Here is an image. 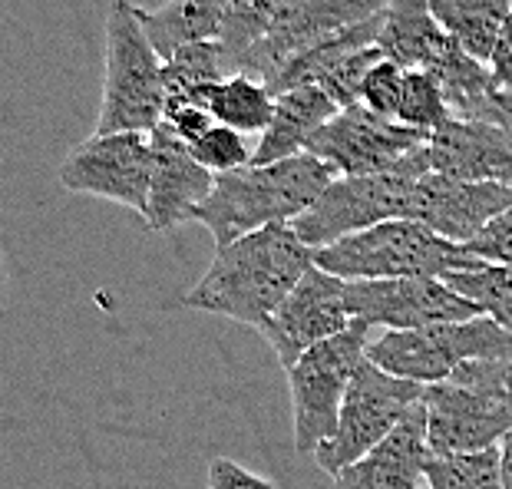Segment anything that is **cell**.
Returning <instances> with one entry per match:
<instances>
[{"instance_id": "36", "label": "cell", "mask_w": 512, "mask_h": 489, "mask_svg": "<svg viewBox=\"0 0 512 489\" xmlns=\"http://www.w3.org/2000/svg\"><path fill=\"white\" fill-rule=\"evenodd\" d=\"M486 67H489V73H493L496 86L509 90V86H512V10H509L503 30H499V40H496L493 57H489Z\"/></svg>"}, {"instance_id": "28", "label": "cell", "mask_w": 512, "mask_h": 489, "mask_svg": "<svg viewBox=\"0 0 512 489\" xmlns=\"http://www.w3.org/2000/svg\"><path fill=\"white\" fill-rule=\"evenodd\" d=\"M281 4H285V0H228V17H225L219 47L232 73H238L245 53L268 34L271 20H275Z\"/></svg>"}, {"instance_id": "22", "label": "cell", "mask_w": 512, "mask_h": 489, "mask_svg": "<svg viewBox=\"0 0 512 489\" xmlns=\"http://www.w3.org/2000/svg\"><path fill=\"white\" fill-rule=\"evenodd\" d=\"M225 76H232L219 40L185 43L162 63V80H166V113L182 106H202L209 110V96Z\"/></svg>"}, {"instance_id": "14", "label": "cell", "mask_w": 512, "mask_h": 489, "mask_svg": "<svg viewBox=\"0 0 512 489\" xmlns=\"http://www.w3.org/2000/svg\"><path fill=\"white\" fill-rule=\"evenodd\" d=\"M384 4L387 0H285L271 20L268 34L245 53L238 73H252L271 83L298 53L380 14Z\"/></svg>"}, {"instance_id": "2", "label": "cell", "mask_w": 512, "mask_h": 489, "mask_svg": "<svg viewBox=\"0 0 512 489\" xmlns=\"http://www.w3.org/2000/svg\"><path fill=\"white\" fill-rule=\"evenodd\" d=\"M334 179L337 172L328 162L314 159L311 152L268 162V166L219 172L209 199L195 209L192 222L209 228L215 252H219L248 232L294 222L321 199V192Z\"/></svg>"}, {"instance_id": "34", "label": "cell", "mask_w": 512, "mask_h": 489, "mask_svg": "<svg viewBox=\"0 0 512 489\" xmlns=\"http://www.w3.org/2000/svg\"><path fill=\"white\" fill-rule=\"evenodd\" d=\"M209 489H275V483H268L265 476L238 466L235 460L215 456L209 463Z\"/></svg>"}, {"instance_id": "1", "label": "cell", "mask_w": 512, "mask_h": 489, "mask_svg": "<svg viewBox=\"0 0 512 489\" xmlns=\"http://www.w3.org/2000/svg\"><path fill=\"white\" fill-rule=\"evenodd\" d=\"M311 265L314 248L301 242L291 222L258 228L215 252L205 275L182 298V308L222 314L261 331Z\"/></svg>"}, {"instance_id": "19", "label": "cell", "mask_w": 512, "mask_h": 489, "mask_svg": "<svg viewBox=\"0 0 512 489\" xmlns=\"http://www.w3.org/2000/svg\"><path fill=\"white\" fill-rule=\"evenodd\" d=\"M377 47L403 70H437L456 40L437 24L430 0H387Z\"/></svg>"}, {"instance_id": "9", "label": "cell", "mask_w": 512, "mask_h": 489, "mask_svg": "<svg viewBox=\"0 0 512 489\" xmlns=\"http://www.w3.org/2000/svg\"><path fill=\"white\" fill-rule=\"evenodd\" d=\"M152 176L149 133H93L60 166V186L126 205L146 219Z\"/></svg>"}, {"instance_id": "31", "label": "cell", "mask_w": 512, "mask_h": 489, "mask_svg": "<svg viewBox=\"0 0 512 489\" xmlns=\"http://www.w3.org/2000/svg\"><path fill=\"white\" fill-rule=\"evenodd\" d=\"M377 60H384V53H380V47L374 43V47H367L361 53H354V57H347L344 63H337V67L324 76L318 86L331 96L337 106H341V110H344V106H357V103H361L367 73L374 70Z\"/></svg>"}, {"instance_id": "25", "label": "cell", "mask_w": 512, "mask_h": 489, "mask_svg": "<svg viewBox=\"0 0 512 489\" xmlns=\"http://www.w3.org/2000/svg\"><path fill=\"white\" fill-rule=\"evenodd\" d=\"M278 96L268 90L265 80H258L252 73H232L215 86L209 96V113L215 123L232 126L238 133H265L275 119Z\"/></svg>"}, {"instance_id": "5", "label": "cell", "mask_w": 512, "mask_h": 489, "mask_svg": "<svg viewBox=\"0 0 512 489\" xmlns=\"http://www.w3.org/2000/svg\"><path fill=\"white\" fill-rule=\"evenodd\" d=\"M367 357L384 371L427 387L450 380L463 364L512 361V331L486 318V314H476L470 321H443L413 331H384L367 344Z\"/></svg>"}, {"instance_id": "24", "label": "cell", "mask_w": 512, "mask_h": 489, "mask_svg": "<svg viewBox=\"0 0 512 489\" xmlns=\"http://www.w3.org/2000/svg\"><path fill=\"white\" fill-rule=\"evenodd\" d=\"M437 24L450 34L470 57L489 63L499 40L512 0H430Z\"/></svg>"}, {"instance_id": "15", "label": "cell", "mask_w": 512, "mask_h": 489, "mask_svg": "<svg viewBox=\"0 0 512 489\" xmlns=\"http://www.w3.org/2000/svg\"><path fill=\"white\" fill-rule=\"evenodd\" d=\"M509 205L512 186L503 182H463L443 172H423L413 186L410 219L456 245H466Z\"/></svg>"}, {"instance_id": "12", "label": "cell", "mask_w": 512, "mask_h": 489, "mask_svg": "<svg viewBox=\"0 0 512 489\" xmlns=\"http://www.w3.org/2000/svg\"><path fill=\"white\" fill-rule=\"evenodd\" d=\"M351 318L384 331H413L443 321H470L479 308L443 278H384L347 281Z\"/></svg>"}, {"instance_id": "10", "label": "cell", "mask_w": 512, "mask_h": 489, "mask_svg": "<svg viewBox=\"0 0 512 489\" xmlns=\"http://www.w3.org/2000/svg\"><path fill=\"white\" fill-rule=\"evenodd\" d=\"M427 139L430 133L384 119L357 103L337 110V116L311 136L304 152L328 162L337 176H377V172H394Z\"/></svg>"}, {"instance_id": "21", "label": "cell", "mask_w": 512, "mask_h": 489, "mask_svg": "<svg viewBox=\"0 0 512 489\" xmlns=\"http://www.w3.org/2000/svg\"><path fill=\"white\" fill-rule=\"evenodd\" d=\"M228 17V0H169L159 10L139 7V24L162 60L185 43L219 40Z\"/></svg>"}, {"instance_id": "17", "label": "cell", "mask_w": 512, "mask_h": 489, "mask_svg": "<svg viewBox=\"0 0 512 489\" xmlns=\"http://www.w3.org/2000/svg\"><path fill=\"white\" fill-rule=\"evenodd\" d=\"M423 152L430 172L512 186V136L489 119H450L433 129Z\"/></svg>"}, {"instance_id": "20", "label": "cell", "mask_w": 512, "mask_h": 489, "mask_svg": "<svg viewBox=\"0 0 512 489\" xmlns=\"http://www.w3.org/2000/svg\"><path fill=\"white\" fill-rule=\"evenodd\" d=\"M337 110H341V106L314 83L278 93L275 119H271V126L255 143L252 166H268V162L301 156V152L308 149L311 136L318 133L328 119H334Z\"/></svg>"}, {"instance_id": "33", "label": "cell", "mask_w": 512, "mask_h": 489, "mask_svg": "<svg viewBox=\"0 0 512 489\" xmlns=\"http://www.w3.org/2000/svg\"><path fill=\"white\" fill-rule=\"evenodd\" d=\"M466 252L483 258L486 265H512V205L496 215L473 242H466Z\"/></svg>"}, {"instance_id": "3", "label": "cell", "mask_w": 512, "mask_h": 489, "mask_svg": "<svg viewBox=\"0 0 512 489\" xmlns=\"http://www.w3.org/2000/svg\"><path fill=\"white\" fill-rule=\"evenodd\" d=\"M314 265L344 281L384 278H446L450 271H476L486 262L450 238L413 219H387L334 245L314 248Z\"/></svg>"}, {"instance_id": "30", "label": "cell", "mask_w": 512, "mask_h": 489, "mask_svg": "<svg viewBox=\"0 0 512 489\" xmlns=\"http://www.w3.org/2000/svg\"><path fill=\"white\" fill-rule=\"evenodd\" d=\"M189 146L195 152V159H199L205 169H212L215 176H219V172H235V169L252 166V156H255V146H248L245 133H238V129L222 126V123L205 129Z\"/></svg>"}, {"instance_id": "23", "label": "cell", "mask_w": 512, "mask_h": 489, "mask_svg": "<svg viewBox=\"0 0 512 489\" xmlns=\"http://www.w3.org/2000/svg\"><path fill=\"white\" fill-rule=\"evenodd\" d=\"M380 20H384V10L374 14V17L361 20V24L341 30V34L318 40L314 47L298 53V57H294L288 67L268 83V90L278 96V93H285V90H294V86H311V83L318 86L324 76H328L337 67V63H344L347 57H354V53L374 47L377 34H380Z\"/></svg>"}, {"instance_id": "6", "label": "cell", "mask_w": 512, "mask_h": 489, "mask_svg": "<svg viewBox=\"0 0 512 489\" xmlns=\"http://www.w3.org/2000/svg\"><path fill=\"white\" fill-rule=\"evenodd\" d=\"M370 331H374L370 324L354 318L351 328L311 347L285 371L291 387L294 450L301 456H314L334 437L347 387L357 367L367 361Z\"/></svg>"}, {"instance_id": "13", "label": "cell", "mask_w": 512, "mask_h": 489, "mask_svg": "<svg viewBox=\"0 0 512 489\" xmlns=\"http://www.w3.org/2000/svg\"><path fill=\"white\" fill-rule=\"evenodd\" d=\"M351 324L354 318L347 308V281L311 265L291 288V295L275 308V314L261 324V334L275 351L278 364L288 371L301 354L347 331Z\"/></svg>"}, {"instance_id": "37", "label": "cell", "mask_w": 512, "mask_h": 489, "mask_svg": "<svg viewBox=\"0 0 512 489\" xmlns=\"http://www.w3.org/2000/svg\"><path fill=\"white\" fill-rule=\"evenodd\" d=\"M486 119H489V123H496V126H503L506 133L512 136V86H509V90H503V86H499Z\"/></svg>"}, {"instance_id": "26", "label": "cell", "mask_w": 512, "mask_h": 489, "mask_svg": "<svg viewBox=\"0 0 512 489\" xmlns=\"http://www.w3.org/2000/svg\"><path fill=\"white\" fill-rule=\"evenodd\" d=\"M423 480L430 489H506L499 447L463 456H430Z\"/></svg>"}, {"instance_id": "4", "label": "cell", "mask_w": 512, "mask_h": 489, "mask_svg": "<svg viewBox=\"0 0 512 489\" xmlns=\"http://www.w3.org/2000/svg\"><path fill=\"white\" fill-rule=\"evenodd\" d=\"M162 60L139 24L133 0H113L106 14V73L96 133H152L166 119Z\"/></svg>"}, {"instance_id": "16", "label": "cell", "mask_w": 512, "mask_h": 489, "mask_svg": "<svg viewBox=\"0 0 512 489\" xmlns=\"http://www.w3.org/2000/svg\"><path fill=\"white\" fill-rule=\"evenodd\" d=\"M152 143V176H149V209L146 225L152 232H176L192 222L195 209L209 199L215 172L195 159L192 146L172 129L166 119L149 133Z\"/></svg>"}, {"instance_id": "29", "label": "cell", "mask_w": 512, "mask_h": 489, "mask_svg": "<svg viewBox=\"0 0 512 489\" xmlns=\"http://www.w3.org/2000/svg\"><path fill=\"white\" fill-rule=\"evenodd\" d=\"M450 119H453L450 103H446L443 86L433 76V70H407L397 123L420 129V133H433V129H440Z\"/></svg>"}, {"instance_id": "40", "label": "cell", "mask_w": 512, "mask_h": 489, "mask_svg": "<svg viewBox=\"0 0 512 489\" xmlns=\"http://www.w3.org/2000/svg\"><path fill=\"white\" fill-rule=\"evenodd\" d=\"M420 489H430V486H427V483H423V486H420Z\"/></svg>"}, {"instance_id": "11", "label": "cell", "mask_w": 512, "mask_h": 489, "mask_svg": "<svg viewBox=\"0 0 512 489\" xmlns=\"http://www.w3.org/2000/svg\"><path fill=\"white\" fill-rule=\"evenodd\" d=\"M427 410V450L430 456H463L499 447L512 430V397L489 387L440 384L423 387Z\"/></svg>"}, {"instance_id": "27", "label": "cell", "mask_w": 512, "mask_h": 489, "mask_svg": "<svg viewBox=\"0 0 512 489\" xmlns=\"http://www.w3.org/2000/svg\"><path fill=\"white\" fill-rule=\"evenodd\" d=\"M453 291L470 298L479 314L512 331V265H483L476 271H450L443 278Z\"/></svg>"}, {"instance_id": "18", "label": "cell", "mask_w": 512, "mask_h": 489, "mask_svg": "<svg viewBox=\"0 0 512 489\" xmlns=\"http://www.w3.org/2000/svg\"><path fill=\"white\" fill-rule=\"evenodd\" d=\"M427 460V410L420 400L380 447L331 476V489H420L427 483L423 480Z\"/></svg>"}, {"instance_id": "32", "label": "cell", "mask_w": 512, "mask_h": 489, "mask_svg": "<svg viewBox=\"0 0 512 489\" xmlns=\"http://www.w3.org/2000/svg\"><path fill=\"white\" fill-rule=\"evenodd\" d=\"M403 76H407V70H403L400 63L387 60V57L377 60L374 70H370L367 80H364L361 103L370 113H377L384 119H397L400 100H403Z\"/></svg>"}, {"instance_id": "7", "label": "cell", "mask_w": 512, "mask_h": 489, "mask_svg": "<svg viewBox=\"0 0 512 489\" xmlns=\"http://www.w3.org/2000/svg\"><path fill=\"white\" fill-rule=\"evenodd\" d=\"M420 397L423 384L390 374L367 357L344 394L334 437L314 453V463L328 476H337L357 460H364L397 430V423L410 414L413 404H420Z\"/></svg>"}, {"instance_id": "8", "label": "cell", "mask_w": 512, "mask_h": 489, "mask_svg": "<svg viewBox=\"0 0 512 489\" xmlns=\"http://www.w3.org/2000/svg\"><path fill=\"white\" fill-rule=\"evenodd\" d=\"M417 176L377 172V176H337L321 199L291 225L304 245L324 248L341 238L364 232L387 219H410Z\"/></svg>"}, {"instance_id": "39", "label": "cell", "mask_w": 512, "mask_h": 489, "mask_svg": "<svg viewBox=\"0 0 512 489\" xmlns=\"http://www.w3.org/2000/svg\"><path fill=\"white\" fill-rule=\"evenodd\" d=\"M506 390H509V397H512V361L506 367Z\"/></svg>"}, {"instance_id": "35", "label": "cell", "mask_w": 512, "mask_h": 489, "mask_svg": "<svg viewBox=\"0 0 512 489\" xmlns=\"http://www.w3.org/2000/svg\"><path fill=\"white\" fill-rule=\"evenodd\" d=\"M166 123L176 129L185 143H195V139H199L205 129L215 126V116L209 110H202V106H182V110L166 113Z\"/></svg>"}, {"instance_id": "38", "label": "cell", "mask_w": 512, "mask_h": 489, "mask_svg": "<svg viewBox=\"0 0 512 489\" xmlns=\"http://www.w3.org/2000/svg\"><path fill=\"white\" fill-rule=\"evenodd\" d=\"M499 460H503V486L512 489V430L499 443Z\"/></svg>"}]
</instances>
